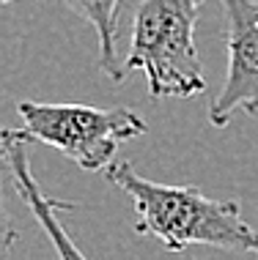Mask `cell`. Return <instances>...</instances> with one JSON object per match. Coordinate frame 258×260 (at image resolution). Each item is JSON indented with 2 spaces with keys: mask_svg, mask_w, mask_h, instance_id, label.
Listing matches in <instances>:
<instances>
[{
  "mask_svg": "<svg viewBox=\"0 0 258 260\" xmlns=\"http://www.w3.org/2000/svg\"><path fill=\"white\" fill-rule=\"evenodd\" d=\"M104 178L132 198L137 233L159 238L165 249L181 252L206 244L258 255V230L245 222L239 200H212L198 186L157 184L137 175L129 161H113Z\"/></svg>",
  "mask_w": 258,
  "mask_h": 260,
  "instance_id": "1",
  "label": "cell"
},
{
  "mask_svg": "<svg viewBox=\"0 0 258 260\" xmlns=\"http://www.w3.org/2000/svg\"><path fill=\"white\" fill-rule=\"evenodd\" d=\"M204 0H140L132 17L129 55L121 74L143 72L157 99H190L206 90L195 27Z\"/></svg>",
  "mask_w": 258,
  "mask_h": 260,
  "instance_id": "2",
  "label": "cell"
},
{
  "mask_svg": "<svg viewBox=\"0 0 258 260\" xmlns=\"http://www.w3.org/2000/svg\"><path fill=\"white\" fill-rule=\"evenodd\" d=\"M17 115L31 140L61 151L88 173L107 170L118 145L146 135V121L129 107L19 102Z\"/></svg>",
  "mask_w": 258,
  "mask_h": 260,
  "instance_id": "3",
  "label": "cell"
},
{
  "mask_svg": "<svg viewBox=\"0 0 258 260\" xmlns=\"http://www.w3.org/2000/svg\"><path fill=\"white\" fill-rule=\"evenodd\" d=\"M225 14L228 72L209 104L212 126H228L236 110L258 115V0H220Z\"/></svg>",
  "mask_w": 258,
  "mask_h": 260,
  "instance_id": "4",
  "label": "cell"
},
{
  "mask_svg": "<svg viewBox=\"0 0 258 260\" xmlns=\"http://www.w3.org/2000/svg\"><path fill=\"white\" fill-rule=\"evenodd\" d=\"M27 143H31V137H27L25 129H0V165L11 173L19 198L33 211V216L41 224V230L47 233L50 244L58 252V257L61 260H88L58 219V211H74V206L72 203L50 200L41 192V186L36 184V178L31 173V165H27Z\"/></svg>",
  "mask_w": 258,
  "mask_h": 260,
  "instance_id": "5",
  "label": "cell"
},
{
  "mask_svg": "<svg viewBox=\"0 0 258 260\" xmlns=\"http://www.w3.org/2000/svg\"><path fill=\"white\" fill-rule=\"evenodd\" d=\"M77 17L96 30L99 39V69L113 82H121V63L116 58V33H118V11L121 0H64Z\"/></svg>",
  "mask_w": 258,
  "mask_h": 260,
  "instance_id": "6",
  "label": "cell"
},
{
  "mask_svg": "<svg viewBox=\"0 0 258 260\" xmlns=\"http://www.w3.org/2000/svg\"><path fill=\"white\" fill-rule=\"evenodd\" d=\"M0 175H3V165H0ZM17 228H14V219L6 208V198H3V178H0V260H11L14 244H17Z\"/></svg>",
  "mask_w": 258,
  "mask_h": 260,
  "instance_id": "7",
  "label": "cell"
},
{
  "mask_svg": "<svg viewBox=\"0 0 258 260\" xmlns=\"http://www.w3.org/2000/svg\"><path fill=\"white\" fill-rule=\"evenodd\" d=\"M0 3H17V0H0Z\"/></svg>",
  "mask_w": 258,
  "mask_h": 260,
  "instance_id": "8",
  "label": "cell"
}]
</instances>
